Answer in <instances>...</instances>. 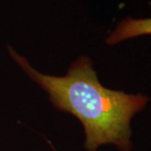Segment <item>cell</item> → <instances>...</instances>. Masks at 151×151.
Wrapping results in <instances>:
<instances>
[{
	"label": "cell",
	"mask_w": 151,
	"mask_h": 151,
	"mask_svg": "<svg viewBox=\"0 0 151 151\" xmlns=\"http://www.w3.org/2000/svg\"><path fill=\"white\" fill-rule=\"evenodd\" d=\"M9 51L26 74L47 92L55 108L81 121L87 150L96 151L98 146L107 144H113L121 151L131 150L130 121L135 113L145 108L149 97L102 86L87 56L74 61L65 76H54L35 70L11 47Z\"/></svg>",
	"instance_id": "1"
},
{
	"label": "cell",
	"mask_w": 151,
	"mask_h": 151,
	"mask_svg": "<svg viewBox=\"0 0 151 151\" xmlns=\"http://www.w3.org/2000/svg\"><path fill=\"white\" fill-rule=\"evenodd\" d=\"M146 35H151V18L135 19L129 17L119 23L106 41L109 45H115L128 39Z\"/></svg>",
	"instance_id": "2"
}]
</instances>
